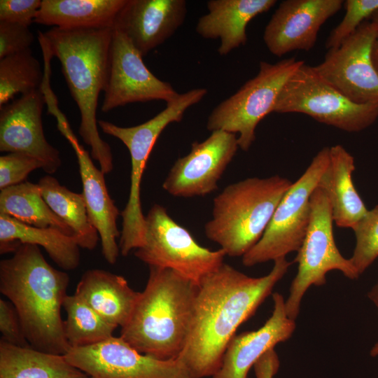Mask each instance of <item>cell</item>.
Returning <instances> with one entry per match:
<instances>
[{
	"instance_id": "484cf974",
	"label": "cell",
	"mask_w": 378,
	"mask_h": 378,
	"mask_svg": "<svg viewBox=\"0 0 378 378\" xmlns=\"http://www.w3.org/2000/svg\"><path fill=\"white\" fill-rule=\"evenodd\" d=\"M0 378H90L64 355L0 341Z\"/></svg>"
},
{
	"instance_id": "8d00e7d4",
	"label": "cell",
	"mask_w": 378,
	"mask_h": 378,
	"mask_svg": "<svg viewBox=\"0 0 378 378\" xmlns=\"http://www.w3.org/2000/svg\"><path fill=\"white\" fill-rule=\"evenodd\" d=\"M280 361L274 349L267 351L254 365L255 378H274L279 371Z\"/></svg>"
},
{
	"instance_id": "7402d4cb",
	"label": "cell",
	"mask_w": 378,
	"mask_h": 378,
	"mask_svg": "<svg viewBox=\"0 0 378 378\" xmlns=\"http://www.w3.org/2000/svg\"><path fill=\"white\" fill-rule=\"evenodd\" d=\"M329 154L328 165L317 187L327 196L336 225L352 229L368 211L352 180L354 158L340 144L330 147Z\"/></svg>"
},
{
	"instance_id": "ac0fdd59",
	"label": "cell",
	"mask_w": 378,
	"mask_h": 378,
	"mask_svg": "<svg viewBox=\"0 0 378 378\" xmlns=\"http://www.w3.org/2000/svg\"><path fill=\"white\" fill-rule=\"evenodd\" d=\"M57 127L76 153L82 181V195L89 218L99 234L102 255L108 263L114 264L120 253L116 239L120 236L117 226L120 213L108 194L104 174L94 164L89 153L80 144L68 122Z\"/></svg>"
},
{
	"instance_id": "4dcf8cb0",
	"label": "cell",
	"mask_w": 378,
	"mask_h": 378,
	"mask_svg": "<svg viewBox=\"0 0 378 378\" xmlns=\"http://www.w3.org/2000/svg\"><path fill=\"white\" fill-rule=\"evenodd\" d=\"M352 230L356 245L349 259L360 275L378 258V205L368 210Z\"/></svg>"
},
{
	"instance_id": "836d02e7",
	"label": "cell",
	"mask_w": 378,
	"mask_h": 378,
	"mask_svg": "<svg viewBox=\"0 0 378 378\" xmlns=\"http://www.w3.org/2000/svg\"><path fill=\"white\" fill-rule=\"evenodd\" d=\"M34 40L29 27L0 22V59L30 48Z\"/></svg>"
},
{
	"instance_id": "30bf717a",
	"label": "cell",
	"mask_w": 378,
	"mask_h": 378,
	"mask_svg": "<svg viewBox=\"0 0 378 378\" xmlns=\"http://www.w3.org/2000/svg\"><path fill=\"white\" fill-rule=\"evenodd\" d=\"M135 256L148 266L172 269L199 284L223 263L225 253L199 244L162 205L153 204L145 216V239Z\"/></svg>"
},
{
	"instance_id": "d6986e66",
	"label": "cell",
	"mask_w": 378,
	"mask_h": 378,
	"mask_svg": "<svg viewBox=\"0 0 378 378\" xmlns=\"http://www.w3.org/2000/svg\"><path fill=\"white\" fill-rule=\"evenodd\" d=\"M186 13L185 0H127L114 27L121 30L144 57L176 32Z\"/></svg>"
},
{
	"instance_id": "5b68a950",
	"label": "cell",
	"mask_w": 378,
	"mask_h": 378,
	"mask_svg": "<svg viewBox=\"0 0 378 378\" xmlns=\"http://www.w3.org/2000/svg\"><path fill=\"white\" fill-rule=\"evenodd\" d=\"M292 182L279 175L232 183L214 199L204 234L226 255L242 257L261 239Z\"/></svg>"
},
{
	"instance_id": "83f0119b",
	"label": "cell",
	"mask_w": 378,
	"mask_h": 378,
	"mask_svg": "<svg viewBox=\"0 0 378 378\" xmlns=\"http://www.w3.org/2000/svg\"><path fill=\"white\" fill-rule=\"evenodd\" d=\"M0 214L36 227H54L74 237L72 230L44 200L38 183L26 181L1 190Z\"/></svg>"
},
{
	"instance_id": "e575fe53",
	"label": "cell",
	"mask_w": 378,
	"mask_h": 378,
	"mask_svg": "<svg viewBox=\"0 0 378 378\" xmlns=\"http://www.w3.org/2000/svg\"><path fill=\"white\" fill-rule=\"evenodd\" d=\"M41 0H0V22L29 27L39 10Z\"/></svg>"
},
{
	"instance_id": "52a82bcc",
	"label": "cell",
	"mask_w": 378,
	"mask_h": 378,
	"mask_svg": "<svg viewBox=\"0 0 378 378\" xmlns=\"http://www.w3.org/2000/svg\"><path fill=\"white\" fill-rule=\"evenodd\" d=\"M303 63L295 57L274 64L260 62L258 74L214 108L206 128L239 134V148L248 150L255 139L257 125L273 112L284 85Z\"/></svg>"
},
{
	"instance_id": "8fae6325",
	"label": "cell",
	"mask_w": 378,
	"mask_h": 378,
	"mask_svg": "<svg viewBox=\"0 0 378 378\" xmlns=\"http://www.w3.org/2000/svg\"><path fill=\"white\" fill-rule=\"evenodd\" d=\"M184 113L183 106L179 102H173L167 104L166 108L153 118L136 126L120 127L108 121L98 120V126L105 134L118 139L126 146L131 158L130 195L120 213L122 227L118 246L123 256L144 243L145 216L141 209L140 190L151 150L167 126L180 122Z\"/></svg>"
},
{
	"instance_id": "4316f807",
	"label": "cell",
	"mask_w": 378,
	"mask_h": 378,
	"mask_svg": "<svg viewBox=\"0 0 378 378\" xmlns=\"http://www.w3.org/2000/svg\"><path fill=\"white\" fill-rule=\"evenodd\" d=\"M38 184L44 200L52 211L72 230L74 238L78 246L93 250L100 237L89 218L82 193L69 190L48 174L41 178Z\"/></svg>"
},
{
	"instance_id": "d6a6232c",
	"label": "cell",
	"mask_w": 378,
	"mask_h": 378,
	"mask_svg": "<svg viewBox=\"0 0 378 378\" xmlns=\"http://www.w3.org/2000/svg\"><path fill=\"white\" fill-rule=\"evenodd\" d=\"M43 164L30 155L8 153L0 157V190L26 181L28 175Z\"/></svg>"
},
{
	"instance_id": "7c38bea8",
	"label": "cell",
	"mask_w": 378,
	"mask_h": 378,
	"mask_svg": "<svg viewBox=\"0 0 378 378\" xmlns=\"http://www.w3.org/2000/svg\"><path fill=\"white\" fill-rule=\"evenodd\" d=\"M64 356L90 378H193L179 356L155 358L139 352L120 336L71 348Z\"/></svg>"
},
{
	"instance_id": "3957f363",
	"label": "cell",
	"mask_w": 378,
	"mask_h": 378,
	"mask_svg": "<svg viewBox=\"0 0 378 378\" xmlns=\"http://www.w3.org/2000/svg\"><path fill=\"white\" fill-rule=\"evenodd\" d=\"M113 28L65 29L52 27L38 32L52 57L59 61L70 94L80 115L78 133L91 148L92 158L105 174L113 168L110 146L98 131L99 97L107 85Z\"/></svg>"
},
{
	"instance_id": "ba28073f",
	"label": "cell",
	"mask_w": 378,
	"mask_h": 378,
	"mask_svg": "<svg viewBox=\"0 0 378 378\" xmlns=\"http://www.w3.org/2000/svg\"><path fill=\"white\" fill-rule=\"evenodd\" d=\"M330 147L321 149L303 174L279 202L261 239L242 256L244 266L252 267L286 258L300 248L311 218V196L328 165Z\"/></svg>"
},
{
	"instance_id": "8992f818",
	"label": "cell",
	"mask_w": 378,
	"mask_h": 378,
	"mask_svg": "<svg viewBox=\"0 0 378 378\" xmlns=\"http://www.w3.org/2000/svg\"><path fill=\"white\" fill-rule=\"evenodd\" d=\"M273 112L304 113L343 131L358 132L378 118V102H351L304 62L284 85Z\"/></svg>"
},
{
	"instance_id": "44dd1931",
	"label": "cell",
	"mask_w": 378,
	"mask_h": 378,
	"mask_svg": "<svg viewBox=\"0 0 378 378\" xmlns=\"http://www.w3.org/2000/svg\"><path fill=\"white\" fill-rule=\"evenodd\" d=\"M275 0H210L207 14L202 16L196 31L204 38H219L220 55L229 54L247 41L246 27L257 15L268 11Z\"/></svg>"
},
{
	"instance_id": "f1b7e54d",
	"label": "cell",
	"mask_w": 378,
	"mask_h": 378,
	"mask_svg": "<svg viewBox=\"0 0 378 378\" xmlns=\"http://www.w3.org/2000/svg\"><path fill=\"white\" fill-rule=\"evenodd\" d=\"M66 312L64 331L71 348L84 347L105 341L118 328L99 316L76 295H67L63 303Z\"/></svg>"
},
{
	"instance_id": "cb8c5ba5",
	"label": "cell",
	"mask_w": 378,
	"mask_h": 378,
	"mask_svg": "<svg viewBox=\"0 0 378 378\" xmlns=\"http://www.w3.org/2000/svg\"><path fill=\"white\" fill-rule=\"evenodd\" d=\"M23 244L42 246L53 262L64 270H75L80 264V246L73 237L54 227H36L0 214L1 254L14 253Z\"/></svg>"
},
{
	"instance_id": "9a60e30c",
	"label": "cell",
	"mask_w": 378,
	"mask_h": 378,
	"mask_svg": "<svg viewBox=\"0 0 378 378\" xmlns=\"http://www.w3.org/2000/svg\"><path fill=\"white\" fill-rule=\"evenodd\" d=\"M239 148L237 134L215 130L204 141H194L190 152L174 162L162 188L174 197L204 196L218 182Z\"/></svg>"
},
{
	"instance_id": "2e32d148",
	"label": "cell",
	"mask_w": 378,
	"mask_h": 378,
	"mask_svg": "<svg viewBox=\"0 0 378 378\" xmlns=\"http://www.w3.org/2000/svg\"><path fill=\"white\" fill-rule=\"evenodd\" d=\"M41 90L23 94L0 107V151L20 153L38 160L51 174L62 164L59 151L46 140L42 121Z\"/></svg>"
},
{
	"instance_id": "277c9868",
	"label": "cell",
	"mask_w": 378,
	"mask_h": 378,
	"mask_svg": "<svg viewBox=\"0 0 378 378\" xmlns=\"http://www.w3.org/2000/svg\"><path fill=\"white\" fill-rule=\"evenodd\" d=\"M198 284L169 268L149 266V276L120 337L160 360L178 358L189 339Z\"/></svg>"
},
{
	"instance_id": "d4e9b609",
	"label": "cell",
	"mask_w": 378,
	"mask_h": 378,
	"mask_svg": "<svg viewBox=\"0 0 378 378\" xmlns=\"http://www.w3.org/2000/svg\"><path fill=\"white\" fill-rule=\"evenodd\" d=\"M127 0H42L34 22L65 29L113 28Z\"/></svg>"
},
{
	"instance_id": "ab89813d",
	"label": "cell",
	"mask_w": 378,
	"mask_h": 378,
	"mask_svg": "<svg viewBox=\"0 0 378 378\" xmlns=\"http://www.w3.org/2000/svg\"><path fill=\"white\" fill-rule=\"evenodd\" d=\"M370 354L372 357L378 356V342H376L374 346L372 347L370 351Z\"/></svg>"
},
{
	"instance_id": "9c48e42d",
	"label": "cell",
	"mask_w": 378,
	"mask_h": 378,
	"mask_svg": "<svg viewBox=\"0 0 378 378\" xmlns=\"http://www.w3.org/2000/svg\"><path fill=\"white\" fill-rule=\"evenodd\" d=\"M311 211L307 231L294 260L298 264V273L285 300L287 315L293 320L300 313L307 290L312 286L325 285L328 272L338 270L352 280L360 276L350 259L345 258L336 246L331 206L326 194L317 186L311 196Z\"/></svg>"
},
{
	"instance_id": "6da1fadb",
	"label": "cell",
	"mask_w": 378,
	"mask_h": 378,
	"mask_svg": "<svg viewBox=\"0 0 378 378\" xmlns=\"http://www.w3.org/2000/svg\"><path fill=\"white\" fill-rule=\"evenodd\" d=\"M266 275L251 277L223 263L198 284L192 329L179 357L193 378L213 377L237 328L272 293L291 262L274 261Z\"/></svg>"
},
{
	"instance_id": "7a4b0ae2",
	"label": "cell",
	"mask_w": 378,
	"mask_h": 378,
	"mask_svg": "<svg viewBox=\"0 0 378 378\" xmlns=\"http://www.w3.org/2000/svg\"><path fill=\"white\" fill-rule=\"evenodd\" d=\"M69 284L67 273L52 267L38 246L21 244L1 260L0 291L15 308L31 347L61 355L70 349L61 316Z\"/></svg>"
},
{
	"instance_id": "4fadbf2b",
	"label": "cell",
	"mask_w": 378,
	"mask_h": 378,
	"mask_svg": "<svg viewBox=\"0 0 378 378\" xmlns=\"http://www.w3.org/2000/svg\"><path fill=\"white\" fill-rule=\"evenodd\" d=\"M376 29L364 21L340 47L328 50L322 62L314 66L316 73L351 102H378V73L371 49Z\"/></svg>"
},
{
	"instance_id": "1f68e13d",
	"label": "cell",
	"mask_w": 378,
	"mask_h": 378,
	"mask_svg": "<svg viewBox=\"0 0 378 378\" xmlns=\"http://www.w3.org/2000/svg\"><path fill=\"white\" fill-rule=\"evenodd\" d=\"M344 4V16L327 38L326 48L328 50L340 47L364 21L378 10V0H346Z\"/></svg>"
},
{
	"instance_id": "d590c367",
	"label": "cell",
	"mask_w": 378,
	"mask_h": 378,
	"mask_svg": "<svg viewBox=\"0 0 378 378\" xmlns=\"http://www.w3.org/2000/svg\"><path fill=\"white\" fill-rule=\"evenodd\" d=\"M0 331L1 340L19 346H30L17 311L10 301L0 299Z\"/></svg>"
},
{
	"instance_id": "ffe728a7",
	"label": "cell",
	"mask_w": 378,
	"mask_h": 378,
	"mask_svg": "<svg viewBox=\"0 0 378 378\" xmlns=\"http://www.w3.org/2000/svg\"><path fill=\"white\" fill-rule=\"evenodd\" d=\"M272 299L271 316L258 330L233 337L213 378H248L249 370L267 351L292 336L295 320L288 316L283 295L274 293Z\"/></svg>"
},
{
	"instance_id": "603a6c76",
	"label": "cell",
	"mask_w": 378,
	"mask_h": 378,
	"mask_svg": "<svg viewBox=\"0 0 378 378\" xmlns=\"http://www.w3.org/2000/svg\"><path fill=\"white\" fill-rule=\"evenodd\" d=\"M74 295L104 320L122 328L130 318L140 292L132 289L120 275L93 269L83 274Z\"/></svg>"
},
{
	"instance_id": "74e56055",
	"label": "cell",
	"mask_w": 378,
	"mask_h": 378,
	"mask_svg": "<svg viewBox=\"0 0 378 378\" xmlns=\"http://www.w3.org/2000/svg\"><path fill=\"white\" fill-rule=\"evenodd\" d=\"M370 20L374 24L376 29L375 36L371 49V59L378 73V10L372 15Z\"/></svg>"
},
{
	"instance_id": "f546056e",
	"label": "cell",
	"mask_w": 378,
	"mask_h": 378,
	"mask_svg": "<svg viewBox=\"0 0 378 378\" xmlns=\"http://www.w3.org/2000/svg\"><path fill=\"white\" fill-rule=\"evenodd\" d=\"M45 79L31 48L0 59V107L15 94L41 90Z\"/></svg>"
},
{
	"instance_id": "f35d334b",
	"label": "cell",
	"mask_w": 378,
	"mask_h": 378,
	"mask_svg": "<svg viewBox=\"0 0 378 378\" xmlns=\"http://www.w3.org/2000/svg\"><path fill=\"white\" fill-rule=\"evenodd\" d=\"M368 298L374 304L378 311V283L368 293Z\"/></svg>"
},
{
	"instance_id": "5bb4252c",
	"label": "cell",
	"mask_w": 378,
	"mask_h": 378,
	"mask_svg": "<svg viewBox=\"0 0 378 378\" xmlns=\"http://www.w3.org/2000/svg\"><path fill=\"white\" fill-rule=\"evenodd\" d=\"M142 57L129 38L113 27L102 112L135 102L163 100L168 103L179 95L169 83L151 73Z\"/></svg>"
},
{
	"instance_id": "e0dca14e",
	"label": "cell",
	"mask_w": 378,
	"mask_h": 378,
	"mask_svg": "<svg viewBox=\"0 0 378 378\" xmlns=\"http://www.w3.org/2000/svg\"><path fill=\"white\" fill-rule=\"evenodd\" d=\"M342 0L281 1L265 27L263 40L277 57L301 50L309 51L316 42L321 27L342 8Z\"/></svg>"
}]
</instances>
